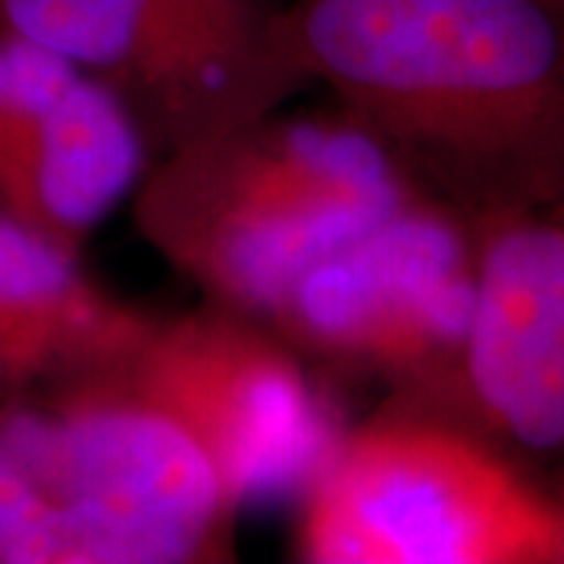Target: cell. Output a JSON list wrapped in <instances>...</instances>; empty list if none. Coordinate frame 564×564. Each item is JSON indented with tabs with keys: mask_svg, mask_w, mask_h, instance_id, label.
<instances>
[{
	"mask_svg": "<svg viewBox=\"0 0 564 564\" xmlns=\"http://www.w3.org/2000/svg\"><path fill=\"white\" fill-rule=\"evenodd\" d=\"M148 166L139 122L107 85L0 32V210L79 251Z\"/></svg>",
	"mask_w": 564,
	"mask_h": 564,
	"instance_id": "ba28073f",
	"label": "cell"
},
{
	"mask_svg": "<svg viewBox=\"0 0 564 564\" xmlns=\"http://www.w3.org/2000/svg\"><path fill=\"white\" fill-rule=\"evenodd\" d=\"M0 32L107 85L151 158L273 113L307 82L282 0H0Z\"/></svg>",
	"mask_w": 564,
	"mask_h": 564,
	"instance_id": "5b68a950",
	"label": "cell"
},
{
	"mask_svg": "<svg viewBox=\"0 0 564 564\" xmlns=\"http://www.w3.org/2000/svg\"><path fill=\"white\" fill-rule=\"evenodd\" d=\"M151 326L85 273L76 248L0 210V361L17 395L129 358Z\"/></svg>",
	"mask_w": 564,
	"mask_h": 564,
	"instance_id": "30bf717a",
	"label": "cell"
},
{
	"mask_svg": "<svg viewBox=\"0 0 564 564\" xmlns=\"http://www.w3.org/2000/svg\"><path fill=\"white\" fill-rule=\"evenodd\" d=\"M236 514L198 440L129 358L0 411V564L226 562Z\"/></svg>",
	"mask_w": 564,
	"mask_h": 564,
	"instance_id": "7a4b0ae2",
	"label": "cell"
},
{
	"mask_svg": "<svg viewBox=\"0 0 564 564\" xmlns=\"http://www.w3.org/2000/svg\"><path fill=\"white\" fill-rule=\"evenodd\" d=\"M311 564H536L564 558V514L470 433L386 411L336 436L299 492Z\"/></svg>",
	"mask_w": 564,
	"mask_h": 564,
	"instance_id": "277c9868",
	"label": "cell"
},
{
	"mask_svg": "<svg viewBox=\"0 0 564 564\" xmlns=\"http://www.w3.org/2000/svg\"><path fill=\"white\" fill-rule=\"evenodd\" d=\"M17 392H13V386H10V377H7V370H3V361H0V411L10 404Z\"/></svg>",
	"mask_w": 564,
	"mask_h": 564,
	"instance_id": "8fae6325",
	"label": "cell"
},
{
	"mask_svg": "<svg viewBox=\"0 0 564 564\" xmlns=\"http://www.w3.org/2000/svg\"><path fill=\"white\" fill-rule=\"evenodd\" d=\"M477 314L462 402L505 440L564 452V202L474 223Z\"/></svg>",
	"mask_w": 564,
	"mask_h": 564,
	"instance_id": "9c48e42d",
	"label": "cell"
},
{
	"mask_svg": "<svg viewBox=\"0 0 564 564\" xmlns=\"http://www.w3.org/2000/svg\"><path fill=\"white\" fill-rule=\"evenodd\" d=\"M285 32L408 182L474 220L564 202V29L552 0H289Z\"/></svg>",
	"mask_w": 564,
	"mask_h": 564,
	"instance_id": "6da1fadb",
	"label": "cell"
},
{
	"mask_svg": "<svg viewBox=\"0 0 564 564\" xmlns=\"http://www.w3.org/2000/svg\"><path fill=\"white\" fill-rule=\"evenodd\" d=\"M477 314V232L411 195L307 267L267 323L304 361L462 399Z\"/></svg>",
	"mask_w": 564,
	"mask_h": 564,
	"instance_id": "8992f818",
	"label": "cell"
},
{
	"mask_svg": "<svg viewBox=\"0 0 564 564\" xmlns=\"http://www.w3.org/2000/svg\"><path fill=\"white\" fill-rule=\"evenodd\" d=\"M129 367L198 440L239 511L299 496L343 433L302 355L220 304L154 321Z\"/></svg>",
	"mask_w": 564,
	"mask_h": 564,
	"instance_id": "52a82bcc",
	"label": "cell"
},
{
	"mask_svg": "<svg viewBox=\"0 0 564 564\" xmlns=\"http://www.w3.org/2000/svg\"><path fill=\"white\" fill-rule=\"evenodd\" d=\"M417 195L364 126L280 110L148 166L132 217L210 304L267 321L307 267Z\"/></svg>",
	"mask_w": 564,
	"mask_h": 564,
	"instance_id": "3957f363",
	"label": "cell"
}]
</instances>
